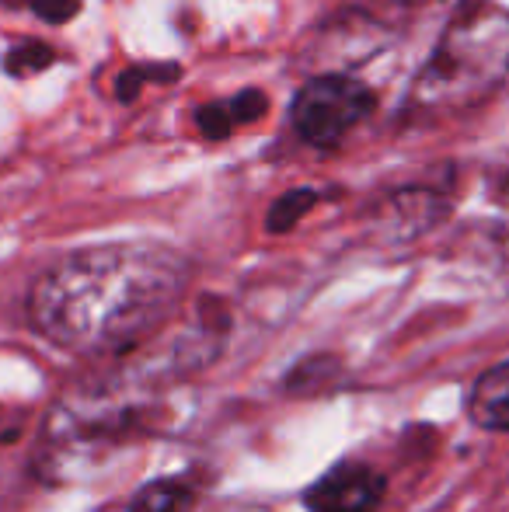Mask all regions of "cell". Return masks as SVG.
Listing matches in <instances>:
<instances>
[{
  "mask_svg": "<svg viewBox=\"0 0 509 512\" xmlns=\"http://www.w3.org/2000/svg\"><path fill=\"white\" fill-rule=\"evenodd\" d=\"M28 4H32V11L39 14L42 21H49V25H63V21H70L81 11V0H28Z\"/></svg>",
  "mask_w": 509,
  "mask_h": 512,
  "instance_id": "cell-13",
  "label": "cell"
},
{
  "mask_svg": "<svg viewBox=\"0 0 509 512\" xmlns=\"http://www.w3.org/2000/svg\"><path fill=\"white\" fill-rule=\"evenodd\" d=\"M53 60H56V53L46 42H21V46L7 49L4 70L11 77H32V74H39V70L53 67Z\"/></svg>",
  "mask_w": 509,
  "mask_h": 512,
  "instance_id": "cell-9",
  "label": "cell"
},
{
  "mask_svg": "<svg viewBox=\"0 0 509 512\" xmlns=\"http://www.w3.org/2000/svg\"><path fill=\"white\" fill-rule=\"evenodd\" d=\"M199 126H203V133L210 136V140H224V136L234 129V115H231V108H227V102L206 105L203 112H199Z\"/></svg>",
  "mask_w": 509,
  "mask_h": 512,
  "instance_id": "cell-12",
  "label": "cell"
},
{
  "mask_svg": "<svg viewBox=\"0 0 509 512\" xmlns=\"http://www.w3.org/2000/svg\"><path fill=\"white\" fill-rule=\"evenodd\" d=\"M384 474L360 460H339L307 485L304 506L311 512H377L384 502Z\"/></svg>",
  "mask_w": 509,
  "mask_h": 512,
  "instance_id": "cell-4",
  "label": "cell"
},
{
  "mask_svg": "<svg viewBox=\"0 0 509 512\" xmlns=\"http://www.w3.org/2000/svg\"><path fill=\"white\" fill-rule=\"evenodd\" d=\"M471 418L482 429L492 432H509V359L496 363L492 370H485L471 387Z\"/></svg>",
  "mask_w": 509,
  "mask_h": 512,
  "instance_id": "cell-5",
  "label": "cell"
},
{
  "mask_svg": "<svg viewBox=\"0 0 509 512\" xmlns=\"http://www.w3.org/2000/svg\"><path fill=\"white\" fill-rule=\"evenodd\" d=\"M227 108H231L234 126H238V122H255V119H262V112H265V108H269V102H265L262 91L245 88V91H241V95H234L231 102H227Z\"/></svg>",
  "mask_w": 509,
  "mask_h": 512,
  "instance_id": "cell-11",
  "label": "cell"
},
{
  "mask_svg": "<svg viewBox=\"0 0 509 512\" xmlns=\"http://www.w3.org/2000/svg\"><path fill=\"white\" fill-rule=\"evenodd\" d=\"M143 81H150V77H147V67H129L126 74L116 81V95H119V102H133V98L140 95Z\"/></svg>",
  "mask_w": 509,
  "mask_h": 512,
  "instance_id": "cell-14",
  "label": "cell"
},
{
  "mask_svg": "<svg viewBox=\"0 0 509 512\" xmlns=\"http://www.w3.org/2000/svg\"><path fill=\"white\" fill-rule=\"evenodd\" d=\"M374 108V95L367 84L346 74H321L300 88L293 102V126L307 143H335L353 126H360Z\"/></svg>",
  "mask_w": 509,
  "mask_h": 512,
  "instance_id": "cell-3",
  "label": "cell"
},
{
  "mask_svg": "<svg viewBox=\"0 0 509 512\" xmlns=\"http://www.w3.org/2000/svg\"><path fill=\"white\" fill-rule=\"evenodd\" d=\"M335 373H339V363H335L332 356H311L286 377V387L297 394H311V391H318L321 384H328Z\"/></svg>",
  "mask_w": 509,
  "mask_h": 512,
  "instance_id": "cell-10",
  "label": "cell"
},
{
  "mask_svg": "<svg viewBox=\"0 0 509 512\" xmlns=\"http://www.w3.org/2000/svg\"><path fill=\"white\" fill-rule=\"evenodd\" d=\"M189 506H192V488L178 478H161L136 492L129 512H185Z\"/></svg>",
  "mask_w": 509,
  "mask_h": 512,
  "instance_id": "cell-7",
  "label": "cell"
},
{
  "mask_svg": "<svg viewBox=\"0 0 509 512\" xmlns=\"http://www.w3.org/2000/svg\"><path fill=\"white\" fill-rule=\"evenodd\" d=\"M509 81V11L492 0H464L412 84L422 115L464 112Z\"/></svg>",
  "mask_w": 509,
  "mask_h": 512,
  "instance_id": "cell-2",
  "label": "cell"
},
{
  "mask_svg": "<svg viewBox=\"0 0 509 512\" xmlns=\"http://www.w3.org/2000/svg\"><path fill=\"white\" fill-rule=\"evenodd\" d=\"M314 203H318V192H314V189L283 192V196L269 206V216H265V227H269V234H286L290 227H297V223L311 213Z\"/></svg>",
  "mask_w": 509,
  "mask_h": 512,
  "instance_id": "cell-8",
  "label": "cell"
},
{
  "mask_svg": "<svg viewBox=\"0 0 509 512\" xmlns=\"http://www.w3.org/2000/svg\"><path fill=\"white\" fill-rule=\"evenodd\" d=\"M189 262L161 244H102L60 258L28 293V321L70 352H123L171 317Z\"/></svg>",
  "mask_w": 509,
  "mask_h": 512,
  "instance_id": "cell-1",
  "label": "cell"
},
{
  "mask_svg": "<svg viewBox=\"0 0 509 512\" xmlns=\"http://www.w3.org/2000/svg\"><path fill=\"white\" fill-rule=\"evenodd\" d=\"M436 216H440V203H436L433 192H422V189L398 192V196L384 206V223L391 227L394 237H401V241L419 234V230H426Z\"/></svg>",
  "mask_w": 509,
  "mask_h": 512,
  "instance_id": "cell-6",
  "label": "cell"
}]
</instances>
